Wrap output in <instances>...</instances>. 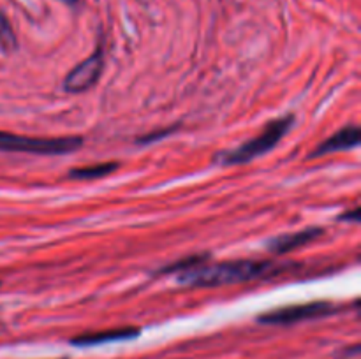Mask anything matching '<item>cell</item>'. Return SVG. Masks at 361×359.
Segmentation results:
<instances>
[{"instance_id":"1","label":"cell","mask_w":361,"mask_h":359,"mask_svg":"<svg viewBox=\"0 0 361 359\" xmlns=\"http://www.w3.org/2000/svg\"><path fill=\"white\" fill-rule=\"evenodd\" d=\"M282 267L268 260H231L208 266L207 263L194 270L182 271L178 280L190 287H219V285L242 284L257 278L274 277L281 273Z\"/></svg>"},{"instance_id":"2","label":"cell","mask_w":361,"mask_h":359,"mask_svg":"<svg viewBox=\"0 0 361 359\" xmlns=\"http://www.w3.org/2000/svg\"><path fill=\"white\" fill-rule=\"evenodd\" d=\"M83 144L78 136L71 137H28L0 130V150L34 155H67Z\"/></svg>"},{"instance_id":"3","label":"cell","mask_w":361,"mask_h":359,"mask_svg":"<svg viewBox=\"0 0 361 359\" xmlns=\"http://www.w3.org/2000/svg\"><path fill=\"white\" fill-rule=\"evenodd\" d=\"M293 122H295V116L288 115L282 116V118L274 120L267 125V129L256 136L254 139L247 141L242 146L235 148V150L228 151V153L222 157V162L228 165L235 164H245V162L254 160V158L261 157V155L268 153L274 146H277L279 141L286 136L289 129H291Z\"/></svg>"},{"instance_id":"4","label":"cell","mask_w":361,"mask_h":359,"mask_svg":"<svg viewBox=\"0 0 361 359\" xmlns=\"http://www.w3.org/2000/svg\"><path fill=\"white\" fill-rule=\"evenodd\" d=\"M337 312V306L330 301H312L305 305L284 306V308L271 310L257 317V320L263 324H274V326H289V324H298L303 320L323 319Z\"/></svg>"},{"instance_id":"5","label":"cell","mask_w":361,"mask_h":359,"mask_svg":"<svg viewBox=\"0 0 361 359\" xmlns=\"http://www.w3.org/2000/svg\"><path fill=\"white\" fill-rule=\"evenodd\" d=\"M102 67H104V55L102 51H95L94 55L88 56L81 63H78L67 77L63 80V88L69 94H81L87 92L88 88L94 87L97 80L102 74Z\"/></svg>"},{"instance_id":"6","label":"cell","mask_w":361,"mask_h":359,"mask_svg":"<svg viewBox=\"0 0 361 359\" xmlns=\"http://www.w3.org/2000/svg\"><path fill=\"white\" fill-rule=\"evenodd\" d=\"M360 137H361V132H360L358 125L344 127V129H341L338 132H335L331 137H328L324 143H321L319 146L314 150V153H310V158L324 157V155L337 153V151L351 150V148L358 146Z\"/></svg>"},{"instance_id":"7","label":"cell","mask_w":361,"mask_h":359,"mask_svg":"<svg viewBox=\"0 0 361 359\" xmlns=\"http://www.w3.org/2000/svg\"><path fill=\"white\" fill-rule=\"evenodd\" d=\"M140 327H116V329H106L97 331V333H85L80 336L73 338L71 344L76 347H94V345L111 344V341H122V340H133V338L140 336Z\"/></svg>"},{"instance_id":"8","label":"cell","mask_w":361,"mask_h":359,"mask_svg":"<svg viewBox=\"0 0 361 359\" xmlns=\"http://www.w3.org/2000/svg\"><path fill=\"white\" fill-rule=\"evenodd\" d=\"M323 229L321 227H307L302 229L298 232H293V234H284V236H279V238L271 239L268 243V248L275 253H288L293 252V250L300 248V246H305L309 243L316 241L317 238H321L323 234Z\"/></svg>"},{"instance_id":"9","label":"cell","mask_w":361,"mask_h":359,"mask_svg":"<svg viewBox=\"0 0 361 359\" xmlns=\"http://www.w3.org/2000/svg\"><path fill=\"white\" fill-rule=\"evenodd\" d=\"M118 169V162H102V164L87 165V168H78L69 172V178L73 180H99L102 176L111 175Z\"/></svg>"},{"instance_id":"10","label":"cell","mask_w":361,"mask_h":359,"mask_svg":"<svg viewBox=\"0 0 361 359\" xmlns=\"http://www.w3.org/2000/svg\"><path fill=\"white\" fill-rule=\"evenodd\" d=\"M0 48L6 51H13L16 48V35L4 13H0Z\"/></svg>"},{"instance_id":"11","label":"cell","mask_w":361,"mask_h":359,"mask_svg":"<svg viewBox=\"0 0 361 359\" xmlns=\"http://www.w3.org/2000/svg\"><path fill=\"white\" fill-rule=\"evenodd\" d=\"M171 130H175V127H171V129L161 130V132H159V134H148V136H145L143 139H141V143H152V141H155V139H161L162 136H168V134L171 132Z\"/></svg>"},{"instance_id":"12","label":"cell","mask_w":361,"mask_h":359,"mask_svg":"<svg viewBox=\"0 0 361 359\" xmlns=\"http://www.w3.org/2000/svg\"><path fill=\"white\" fill-rule=\"evenodd\" d=\"M342 220H353V222H360V210L358 208H355V210L351 211V213H344L342 215Z\"/></svg>"},{"instance_id":"13","label":"cell","mask_w":361,"mask_h":359,"mask_svg":"<svg viewBox=\"0 0 361 359\" xmlns=\"http://www.w3.org/2000/svg\"><path fill=\"white\" fill-rule=\"evenodd\" d=\"M66 2H69V4H74V2H78V0H66Z\"/></svg>"}]
</instances>
